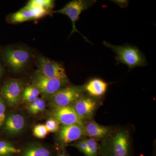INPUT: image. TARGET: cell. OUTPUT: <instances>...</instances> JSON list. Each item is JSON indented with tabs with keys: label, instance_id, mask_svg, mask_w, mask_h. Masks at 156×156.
I'll return each mask as SVG.
<instances>
[{
	"label": "cell",
	"instance_id": "cell-1",
	"mask_svg": "<svg viewBox=\"0 0 156 156\" xmlns=\"http://www.w3.org/2000/svg\"><path fill=\"white\" fill-rule=\"evenodd\" d=\"M100 156H131L130 133L121 128L111 131L99 145Z\"/></svg>",
	"mask_w": 156,
	"mask_h": 156
},
{
	"label": "cell",
	"instance_id": "cell-2",
	"mask_svg": "<svg viewBox=\"0 0 156 156\" xmlns=\"http://www.w3.org/2000/svg\"><path fill=\"white\" fill-rule=\"evenodd\" d=\"M104 44L115 53L116 60L119 63L126 64L129 69L138 66H145L146 60L137 48L131 46H116L104 41Z\"/></svg>",
	"mask_w": 156,
	"mask_h": 156
},
{
	"label": "cell",
	"instance_id": "cell-3",
	"mask_svg": "<svg viewBox=\"0 0 156 156\" xmlns=\"http://www.w3.org/2000/svg\"><path fill=\"white\" fill-rule=\"evenodd\" d=\"M31 57L30 51L23 48H8L2 54L3 62L15 73L23 70L30 61Z\"/></svg>",
	"mask_w": 156,
	"mask_h": 156
},
{
	"label": "cell",
	"instance_id": "cell-4",
	"mask_svg": "<svg viewBox=\"0 0 156 156\" xmlns=\"http://www.w3.org/2000/svg\"><path fill=\"white\" fill-rule=\"evenodd\" d=\"M33 86L46 97H50L69 83L68 78H50L37 70L33 78Z\"/></svg>",
	"mask_w": 156,
	"mask_h": 156
},
{
	"label": "cell",
	"instance_id": "cell-5",
	"mask_svg": "<svg viewBox=\"0 0 156 156\" xmlns=\"http://www.w3.org/2000/svg\"><path fill=\"white\" fill-rule=\"evenodd\" d=\"M85 92L84 86H66L50 97V105L54 108L72 105Z\"/></svg>",
	"mask_w": 156,
	"mask_h": 156
},
{
	"label": "cell",
	"instance_id": "cell-6",
	"mask_svg": "<svg viewBox=\"0 0 156 156\" xmlns=\"http://www.w3.org/2000/svg\"><path fill=\"white\" fill-rule=\"evenodd\" d=\"M96 1L93 0H74L67 3L62 9L53 11V13H58L68 16L72 23V30L70 36L75 32L80 34L84 39L87 41L86 37L82 35L76 27V23L79 19L82 12L87 10L93 5Z\"/></svg>",
	"mask_w": 156,
	"mask_h": 156
},
{
	"label": "cell",
	"instance_id": "cell-7",
	"mask_svg": "<svg viewBox=\"0 0 156 156\" xmlns=\"http://www.w3.org/2000/svg\"><path fill=\"white\" fill-rule=\"evenodd\" d=\"M24 88L22 81L10 79L6 81L1 89V96L11 107H15L22 99Z\"/></svg>",
	"mask_w": 156,
	"mask_h": 156
},
{
	"label": "cell",
	"instance_id": "cell-8",
	"mask_svg": "<svg viewBox=\"0 0 156 156\" xmlns=\"http://www.w3.org/2000/svg\"><path fill=\"white\" fill-rule=\"evenodd\" d=\"M50 14L37 6L27 5L25 7L8 16L7 20L11 23H17L41 18Z\"/></svg>",
	"mask_w": 156,
	"mask_h": 156
},
{
	"label": "cell",
	"instance_id": "cell-9",
	"mask_svg": "<svg viewBox=\"0 0 156 156\" xmlns=\"http://www.w3.org/2000/svg\"><path fill=\"white\" fill-rule=\"evenodd\" d=\"M95 98L84 96L79 98L72 105L76 113L83 122L92 120L98 106Z\"/></svg>",
	"mask_w": 156,
	"mask_h": 156
},
{
	"label": "cell",
	"instance_id": "cell-10",
	"mask_svg": "<svg viewBox=\"0 0 156 156\" xmlns=\"http://www.w3.org/2000/svg\"><path fill=\"white\" fill-rule=\"evenodd\" d=\"M37 63L38 70L45 76L50 78H68L64 68L56 62L44 56H38Z\"/></svg>",
	"mask_w": 156,
	"mask_h": 156
},
{
	"label": "cell",
	"instance_id": "cell-11",
	"mask_svg": "<svg viewBox=\"0 0 156 156\" xmlns=\"http://www.w3.org/2000/svg\"><path fill=\"white\" fill-rule=\"evenodd\" d=\"M58 132V140L63 146L87 136L84 126L79 125H62Z\"/></svg>",
	"mask_w": 156,
	"mask_h": 156
},
{
	"label": "cell",
	"instance_id": "cell-12",
	"mask_svg": "<svg viewBox=\"0 0 156 156\" xmlns=\"http://www.w3.org/2000/svg\"><path fill=\"white\" fill-rule=\"evenodd\" d=\"M52 118L62 125H79L84 126L83 122L76 113L72 105L55 108L51 112Z\"/></svg>",
	"mask_w": 156,
	"mask_h": 156
},
{
	"label": "cell",
	"instance_id": "cell-13",
	"mask_svg": "<svg viewBox=\"0 0 156 156\" xmlns=\"http://www.w3.org/2000/svg\"><path fill=\"white\" fill-rule=\"evenodd\" d=\"M4 124L6 132L10 135H15L22 132L25 128L26 122L22 115L13 113L6 117Z\"/></svg>",
	"mask_w": 156,
	"mask_h": 156
},
{
	"label": "cell",
	"instance_id": "cell-14",
	"mask_svg": "<svg viewBox=\"0 0 156 156\" xmlns=\"http://www.w3.org/2000/svg\"><path fill=\"white\" fill-rule=\"evenodd\" d=\"M83 125L87 136L97 140L103 139L112 131L109 127L101 126L92 120L83 122Z\"/></svg>",
	"mask_w": 156,
	"mask_h": 156
},
{
	"label": "cell",
	"instance_id": "cell-15",
	"mask_svg": "<svg viewBox=\"0 0 156 156\" xmlns=\"http://www.w3.org/2000/svg\"><path fill=\"white\" fill-rule=\"evenodd\" d=\"M55 151L52 149L39 144H31L21 148L18 156H54Z\"/></svg>",
	"mask_w": 156,
	"mask_h": 156
},
{
	"label": "cell",
	"instance_id": "cell-16",
	"mask_svg": "<svg viewBox=\"0 0 156 156\" xmlns=\"http://www.w3.org/2000/svg\"><path fill=\"white\" fill-rule=\"evenodd\" d=\"M108 84L100 79H92L84 86L85 92L90 96L95 98L102 96L105 94Z\"/></svg>",
	"mask_w": 156,
	"mask_h": 156
},
{
	"label": "cell",
	"instance_id": "cell-17",
	"mask_svg": "<svg viewBox=\"0 0 156 156\" xmlns=\"http://www.w3.org/2000/svg\"><path fill=\"white\" fill-rule=\"evenodd\" d=\"M21 151V148L11 143L0 140V156H18Z\"/></svg>",
	"mask_w": 156,
	"mask_h": 156
},
{
	"label": "cell",
	"instance_id": "cell-18",
	"mask_svg": "<svg viewBox=\"0 0 156 156\" xmlns=\"http://www.w3.org/2000/svg\"><path fill=\"white\" fill-rule=\"evenodd\" d=\"M40 91L38 89L33 86H28L23 90L22 99L29 104L35 101L40 94Z\"/></svg>",
	"mask_w": 156,
	"mask_h": 156
},
{
	"label": "cell",
	"instance_id": "cell-19",
	"mask_svg": "<svg viewBox=\"0 0 156 156\" xmlns=\"http://www.w3.org/2000/svg\"><path fill=\"white\" fill-rule=\"evenodd\" d=\"M54 1L52 0H31L28 2L27 5L41 8L50 14L53 12L52 10L54 8Z\"/></svg>",
	"mask_w": 156,
	"mask_h": 156
},
{
	"label": "cell",
	"instance_id": "cell-20",
	"mask_svg": "<svg viewBox=\"0 0 156 156\" xmlns=\"http://www.w3.org/2000/svg\"><path fill=\"white\" fill-rule=\"evenodd\" d=\"M46 108V103L43 98H37L32 103L29 104L27 107V109L31 114L36 115L43 112Z\"/></svg>",
	"mask_w": 156,
	"mask_h": 156
},
{
	"label": "cell",
	"instance_id": "cell-21",
	"mask_svg": "<svg viewBox=\"0 0 156 156\" xmlns=\"http://www.w3.org/2000/svg\"><path fill=\"white\" fill-rule=\"evenodd\" d=\"M88 149V156H99V145L97 140L89 138L85 139Z\"/></svg>",
	"mask_w": 156,
	"mask_h": 156
},
{
	"label": "cell",
	"instance_id": "cell-22",
	"mask_svg": "<svg viewBox=\"0 0 156 156\" xmlns=\"http://www.w3.org/2000/svg\"><path fill=\"white\" fill-rule=\"evenodd\" d=\"M49 133V132L45 125H37L34 128V136L37 138L41 139L45 138Z\"/></svg>",
	"mask_w": 156,
	"mask_h": 156
},
{
	"label": "cell",
	"instance_id": "cell-23",
	"mask_svg": "<svg viewBox=\"0 0 156 156\" xmlns=\"http://www.w3.org/2000/svg\"><path fill=\"white\" fill-rule=\"evenodd\" d=\"M60 123L53 118H50L47 120L45 126L49 132L56 133L58 132L60 128Z\"/></svg>",
	"mask_w": 156,
	"mask_h": 156
},
{
	"label": "cell",
	"instance_id": "cell-24",
	"mask_svg": "<svg viewBox=\"0 0 156 156\" xmlns=\"http://www.w3.org/2000/svg\"><path fill=\"white\" fill-rule=\"evenodd\" d=\"M71 145L77 148L85 156H88L87 144L85 139L81 140L78 142L72 144Z\"/></svg>",
	"mask_w": 156,
	"mask_h": 156
},
{
	"label": "cell",
	"instance_id": "cell-25",
	"mask_svg": "<svg viewBox=\"0 0 156 156\" xmlns=\"http://www.w3.org/2000/svg\"><path fill=\"white\" fill-rule=\"evenodd\" d=\"M6 107L5 101L0 96V126H2L6 119Z\"/></svg>",
	"mask_w": 156,
	"mask_h": 156
},
{
	"label": "cell",
	"instance_id": "cell-26",
	"mask_svg": "<svg viewBox=\"0 0 156 156\" xmlns=\"http://www.w3.org/2000/svg\"><path fill=\"white\" fill-rule=\"evenodd\" d=\"M70 156L64 150L62 149L61 150L59 151L57 153L55 154V156Z\"/></svg>",
	"mask_w": 156,
	"mask_h": 156
},
{
	"label": "cell",
	"instance_id": "cell-27",
	"mask_svg": "<svg viewBox=\"0 0 156 156\" xmlns=\"http://www.w3.org/2000/svg\"><path fill=\"white\" fill-rule=\"evenodd\" d=\"M114 2H115V3H117V4L119 5V6H122L123 7H126L127 5V3L128 2L126 1H114Z\"/></svg>",
	"mask_w": 156,
	"mask_h": 156
},
{
	"label": "cell",
	"instance_id": "cell-28",
	"mask_svg": "<svg viewBox=\"0 0 156 156\" xmlns=\"http://www.w3.org/2000/svg\"><path fill=\"white\" fill-rule=\"evenodd\" d=\"M3 72H4V68L1 62H0V77L2 75Z\"/></svg>",
	"mask_w": 156,
	"mask_h": 156
}]
</instances>
